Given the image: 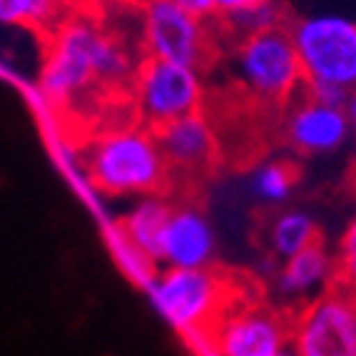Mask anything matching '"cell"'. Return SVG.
<instances>
[{
	"mask_svg": "<svg viewBox=\"0 0 356 356\" xmlns=\"http://www.w3.org/2000/svg\"><path fill=\"white\" fill-rule=\"evenodd\" d=\"M135 77L127 50L92 20H60L40 70V95L53 107L83 102L100 88H120Z\"/></svg>",
	"mask_w": 356,
	"mask_h": 356,
	"instance_id": "obj_1",
	"label": "cell"
},
{
	"mask_svg": "<svg viewBox=\"0 0 356 356\" xmlns=\"http://www.w3.org/2000/svg\"><path fill=\"white\" fill-rule=\"evenodd\" d=\"M83 172L107 197H147L165 190L170 167L152 127L127 125L97 132L83 149Z\"/></svg>",
	"mask_w": 356,
	"mask_h": 356,
	"instance_id": "obj_2",
	"label": "cell"
},
{
	"mask_svg": "<svg viewBox=\"0 0 356 356\" xmlns=\"http://www.w3.org/2000/svg\"><path fill=\"white\" fill-rule=\"evenodd\" d=\"M147 291L170 324L202 337H207L214 321L237 297L234 284L214 267H162L147 282Z\"/></svg>",
	"mask_w": 356,
	"mask_h": 356,
	"instance_id": "obj_3",
	"label": "cell"
},
{
	"mask_svg": "<svg viewBox=\"0 0 356 356\" xmlns=\"http://www.w3.org/2000/svg\"><path fill=\"white\" fill-rule=\"evenodd\" d=\"M234 75L261 102H289L307 88L297 48L284 25L242 38L234 53Z\"/></svg>",
	"mask_w": 356,
	"mask_h": 356,
	"instance_id": "obj_4",
	"label": "cell"
},
{
	"mask_svg": "<svg viewBox=\"0 0 356 356\" xmlns=\"http://www.w3.org/2000/svg\"><path fill=\"white\" fill-rule=\"evenodd\" d=\"M307 85L356 88V20L344 15H309L289 28Z\"/></svg>",
	"mask_w": 356,
	"mask_h": 356,
	"instance_id": "obj_5",
	"label": "cell"
},
{
	"mask_svg": "<svg viewBox=\"0 0 356 356\" xmlns=\"http://www.w3.org/2000/svg\"><path fill=\"white\" fill-rule=\"evenodd\" d=\"M214 356H280L291 346V314L234 297L207 334Z\"/></svg>",
	"mask_w": 356,
	"mask_h": 356,
	"instance_id": "obj_6",
	"label": "cell"
},
{
	"mask_svg": "<svg viewBox=\"0 0 356 356\" xmlns=\"http://www.w3.org/2000/svg\"><path fill=\"white\" fill-rule=\"evenodd\" d=\"M132 97L143 125L157 130L177 118L200 113L204 83L197 67L147 58L132 77Z\"/></svg>",
	"mask_w": 356,
	"mask_h": 356,
	"instance_id": "obj_7",
	"label": "cell"
},
{
	"mask_svg": "<svg viewBox=\"0 0 356 356\" xmlns=\"http://www.w3.org/2000/svg\"><path fill=\"white\" fill-rule=\"evenodd\" d=\"M291 349L299 356H356V316L341 284L291 314Z\"/></svg>",
	"mask_w": 356,
	"mask_h": 356,
	"instance_id": "obj_8",
	"label": "cell"
},
{
	"mask_svg": "<svg viewBox=\"0 0 356 356\" xmlns=\"http://www.w3.org/2000/svg\"><path fill=\"white\" fill-rule=\"evenodd\" d=\"M143 48L147 58L204 67L212 53L207 20L177 6V0H147L143 13Z\"/></svg>",
	"mask_w": 356,
	"mask_h": 356,
	"instance_id": "obj_9",
	"label": "cell"
},
{
	"mask_svg": "<svg viewBox=\"0 0 356 356\" xmlns=\"http://www.w3.org/2000/svg\"><path fill=\"white\" fill-rule=\"evenodd\" d=\"M351 135L344 107L324 105L304 92L294 100L284 118V137L291 149L302 154H332L346 145Z\"/></svg>",
	"mask_w": 356,
	"mask_h": 356,
	"instance_id": "obj_10",
	"label": "cell"
},
{
	"mask_svg": "<svg viewBox=\"0 0 356 356\" xmlns=\"http://www.w3.org/2000/svg\"><path fill=\"white\" fill-rule=\"evenodd\" d=\"M214 257H217V234L207 214L190 204L172 207L157 264L177 269L214 267Z\"/></svg>",
	"mask_w": 356,
	"mask_h": 356,
	"instance_id": "obj_11",
	"label": "cell"
},
{
	"mask_svg": "<svg viewBox=\"0 0 356 356\" xmlns=\"http://www.w3.org/2000/svg\"><path fill=\"white\" fill-rule=\"evenodd\" d=\"M154 135L170 172L197 177L207 167H212L217 154V137H214L212 122L204 118L202 110L157 127Z\"/></svg>",
	"mask_w": 356,
	"mask_h": 356,
	"instance_id": "obj_12",
	"label": "cell"
},
{
	"mask_svg": "<svg viewBox=\"0 0 356 356\" xmlns=\"http://www.w3.org/2000/svg\"><path fill=\"white\" fill-rule=\"evenodd\" d=\"M334 284H337V259L321 242L284 259L274 277V291L280 294V299L297 307L316 299Z\"/></svg>",
	"mask_w": 356,
	"mask_h": 356,
	"instance_id": "obj_13",
	"label": "cell"
},
{
	"mask_svg": "<svg viewBox=\"0 0 356 356\" xmlns=\"http://www.w3.org/2000/svg\"><path fill=\"white\" fill-rule=\"evenodd\" d=\"M172 214V204L167 202L162 195H147L137 197V202L127 209V214L120 220L118 234L125 237L137 250H143L147 257L157 261L160 254V244L165 237L167 222ZM160 267V264H157Z\"/></svg>",
	"mask_w": 356,
	"mask_h": 356,
	"instance_id": "obj_14",
	"label": "cell"
},
{
	"mask_svg": "<svg viewBox=\"0 0 356 356\" xmlns=\"http://www.w3.org/2000/svg\"><path fill=\"white\" fill-rule=\"evenodd\" d=\"M319 242V227L314 217L304 209H282L267 227V247L280 261L299 254Z\"/></svg>",
	"mask_w": 356,
	"mask_h": 356,
	"instance_id": "obj_15",
	"label": "cell"
},
{
	"mask_svg": "<svg viewBox=\"0 0 356 356\" xmlns=\"http://www.w3.org/2000/svg\"><path fill=\"white\" fill-rule=\"evenodd\" d=\"M63 18V0H0V25L55 28Z\"/></svg>",
	"mask_w": 356,
	"mask_h": 356,
	"instance_id": "obj_16",
	"label": "cell"
},
{
	"mask_svg": "<svg viewBox=\"0 0 356 356\" xmlns=\"http://www.w3.org/2000/svg\"><path fill=\"white\" fill-rule=\"evenodd\" d=\"M252 192L264 204H282L286 202L297 184V170L284 160L264 162L252 172Z\"/></svg>",
	"mask_w": 356,
	"mask_h": 356,
	"instance_id": "obj_17",
	"label": "cell"
},
{
	"mask_svg": "<svg viewBox=\"0 0 356 356\" xmlns=\"http://www.w3.org/2000/svg\"><path fill=\"white\" fill-rule=\"evenodd\" d=\"M225 20H227V28L242 40V38L257 35V33H264V30L280 28L282 10L272 0H261L257 6L244 8V10L234 13V15H227Z\"/></svg>",
	"mask_w": 356,
	"mask_h": 356,
	"instance_id": "obj_18",
	"label": "cell"
},
{
	"mask_svg": "<svg viewBox=\"0 0 356 356\" xmlns=\"http://www.w3.org/2000/svg\"><path fill=\"white\" fill-rule=\"evenodd\" d=\"M113 247H115V254H118V261L122 264V269L130 274L132 280L143 282V284H147L152 280L154 272H157V261L152 257H147L143 250H137L135 244H130L125 237H120L118 232H115Z\"/></svg>",
	"mask_w": 356,
	"mask_h": 356,
	"instance_id": "obj_19",
	"label": "cell"
},
{
	"mask_svg": "<svg viewBox=\"0 0 356 356\" xmlns=\"http://www.w3.org/2000/svg\"><path fill=\"white\" fill-rule=\"evenodd\" d=\"M334 259H337V284H356V214L339 239Z\"/></svg>",
	"mask_w": 356,
	"mask_h": 356,
	"instance_id": "obj_20",
	"label": "cell"
},
{
	"mask_svg": "<svg viewBox=\"0 0 356 356\" xmlns=\"http://www.w3.org/2000/svg\"><path fill=\"white\" fill-rule=\"evenodd\" d=\"M309 97L324 102V105H334V107H344L346 97H349V90L339 88V85H327V83H316V85H307L304 88Z\"/></svg>",
	"mask_w": 356,
	"mask_h": 356,
	"instance_id": "obj_21",
	"label": "cell"
},
{
	"mask_svg": "<svg viewBox=\"0 0 356 356\" xmlns=\"http://www.w3.org/2000/svg\"><path fill=\"white\" fill-rule=\"evenodd\" d=\"M177 6L200 20H209L212 15H217L214 0H177Z\"/></svg>",
	"mask_w": 356,
	"mask_h": 356,
	"instance_id": "obj_22",
	"label": "cell"
},
{
	"mask_svg": "<svg viewBox=\"0 0 356 356\" xmlns=\"http://www.w3.org/2000/svg\"><path fill=\"white\" fill-rule=\"evenodd\" d=\"M257 3H261V0H214V8H217V15L227 18V15H234L244 8L257 6Z\"/></svg>",
	"mask_w": 356,
	"mask_h": 356,
	"instance_id": "obj_23",
	"label": "cell"
},
{
	"mask_svg": "<svg viewBox=\"0 0 356 356\" xmlns=\"http://www.w3.org/2000/svg\"><path fill=\"white\" fill-rule=\"evenodd\" d=\"M344 113H346V118H349L351 135H356V88H354V90H349V97H346Z\"/></svg>",
	"mask_w": 356,
	"mask_h": 356,
	"instance_id": "obj_24",
	"label": "cell"
},
{
	"mask_svg": "<svg viewBox=\"0 0 356 356\" xmlns=\"http://www.w3.org/2000/svg\"><path fill=\"white\" fill-rule=\"evenodd\" d=\"M344 286V284H341ZM346 289V297H349V304H351V309H354V316H356V284H351V286H344Z\"/></svg>",
	"mask_w": 356,
	"mask_h": 356,
	"instance_id": "obj_25",
	"label": "cell"
},
{
	"mask_svg": "<svg viewBox=\"0 0 356 356\" xmlns=\"http://www.w3.org/2000/svg\"><path fill=\"white\" fill-rule=\"evenodd\" d=\"M280 356H299V354H297V351H294V349H291V346H289V349H286V351H282Z\"/></svg>",
	"mask_w": 356,
	"mask_h": 356,
	"instance_id": "obj_26",
	"label": "cell"
}]
</instances>
